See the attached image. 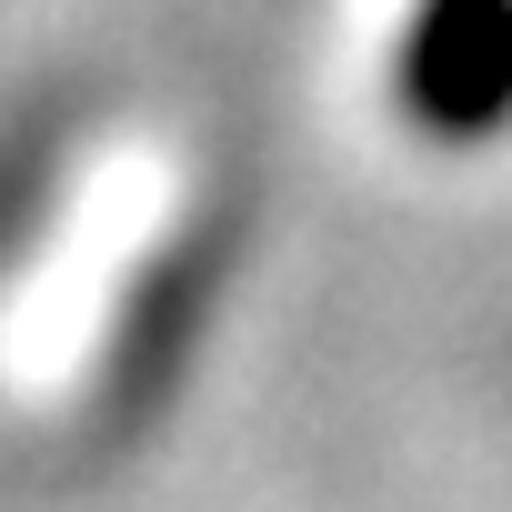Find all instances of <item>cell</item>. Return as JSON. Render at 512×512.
<instances>
[{"instance_id": "6da1fadb", "label": "cell", "mask_w": 512, "mask_h": 512, "mask_svg": "<svg viewBox=\"0 0 512 512\" xmlns=\"http://www.w3.org/2000/svg\"><path fill=\"white\" fill-rule=\"evenodd\" d=\"M392 91L412 131L492 141L512 121V0H412Z\"/></svg>"}]
</instances>
